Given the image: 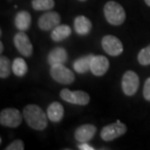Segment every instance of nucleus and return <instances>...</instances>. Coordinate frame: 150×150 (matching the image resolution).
Returning a JSON list of instances; mask_svg holds the SVG:
<instances>
[{
	"instance_id": "obj_16",
	"label": "nucleus",
	"mask_w": 150,
	"mask_h": 150,
	"mask_svg": "<svg viewBox=\"0 0 150 150\" xmlns=\"http://www.w3.org/2000/svg\"><path fill=\"white\" fill-rule=\"evenodd\" d=\"M31 16L28 12L21 11L15 17V26L20 31H25L30 28Z\"/></svg>"
},
{
	"instance_id": "obj_13",
	"label": "nucleus",
	"mask_w": 150,
	"mask_h": 150,
	"mask_svg": "<svg viewBox=\"0 0 150 150\" xmlns=\"http://www.w3.org/2000/svg\"><path fill=\"white\" fill-rule=\"evenodd\" d=\"M67 53L65 49L62 47H57L55 49H53L48 55V62L50 65L54 64H59L67 62Z\"/></svg>"
},
{
	"instance_id": "obj_7",
	"label": "nucleus",
	"mask_w": 150,
	"mask_h": 150,
	"mask_svg": "<svg viewBox=\"0 0 150 150\" xmlns=\"http://www.w3.org/2000/svg\"><path fill=\"white\" fill-rule=\"evenodd\" d=\"M127 132V127L124 123L117 121L103 128L100 132V137L105 142H111L123 136Z\"/></svg>"
},
{
	"instance_id": "obj_5",
	"label": "nucleus",
	"mask_w": 150,
	"mask_h": 150,
	"mask_svg": "<svg viewBox=\"0 0 150 150\" xmlns=\"http://www.w3.org/2000/svg\"><path fill=\"white\" fill-rule=\"evenodd\" d=\"M59 96L67 103L77 105H87L90 101V96L84 91H70L68 89H62Z\"/></svg>"
},
{
	"instance_id": "obj_6",
	"label": "nucleus",
	"mask_w": 150,
	"mask_h": 150,
	"mask_svg": "<svg viewBox=\"0 0 150 150\" xmlns=\"http://www.w3.org/2000/svg\"><path fill=\"white\" fill-rule=\"evenodd\" d=\"M122 90L128 97L134 96L139 90V78L137 74L133 70L126 71L122 77Z\"/></svg>"
},
{
	"instance_id": "obj_8",
	"label": "nucleus",
	"mask_w": 150,
	"mask_h": 150,
	"mask_svg": "<svg viewBox=\"0 0 150 150\" xmlns=\"http://www.w3.org/2000/svg\"><path fill=\"white\" fill-rule=\"evenodd\" d=\"M103 49L109 56L117 57L123 53V44L119 38L113 35H105L101 40Z\"/></svg>"
},
{
	"instance_id": "obj_19",
	"label": "nucleus",
	"mask_w": 150,
	"mask_h": 150,
	"mask_svg": "<svg viewBox=\"0 0 150 150\" xmlns=\"http://www.w3.org/2000/svg\"><path fill=\"white\" fill-rule=\"evenodd\" d=\"M12 71L16 76L23 77L28 72V64L22 58H16L12 64Z\"/></svg>"
},
{
	"instance_id": "obj_21",
	"label": "nucleus",
	"mask_w": 150,
	"mask_h": 150,
	"mask_svg": "<svg viewBox=\"0 0 150 150\" xmlns=\"http://www.w3.org/2000/svg\"><path fill=\"white\" fill-rule=\"evenodd\" d=\"M32 8L36 11H47L51 10L55 6L54 0H32Z\"/></svg>"
},
{
	"instance_id": "obj_23",
	"label": "nucleus",
	"mask_w": 150,
	"mask_h": 150,
	"mask_svg": "<svg viewBox=\"0 0 150 150\" xmlns=\"http://www.w3.org/2000/svg\"><path fill=\"white\" fill-rule=\"evenodd\" d=\"M5 149L6 150H23L25 149V144H23V140L16 139L12 143H10Z\"/></svg>"
},
{
	"instance_id": "obj_15",
	"label": "nucleus",
	"mask_w": 150,
	"mask_h": 150,
	"mask_svg": "<svg viewBox=\"0 0 150 150\" xmlns=\"http://www.w3.org/2000/svg\"><path fill=\"white\" fill-rule=\"evenodd\" d=\"M74 29L77 34L87 35L92 29V23L85 16H78L74 20Z\"/></svg>"
},
{
	"instance_id": "obj_20",
	"label": "nucleus",
	"mask_w": 150,
	"mask_h": 150,
	"mask_svg": "<svg viewBox=\"0 0 150 150\" xmlns=\"http://www.w3.org/2000/svg\"><path fill=\"white\" fill-rule=\"evenodd\" d=\"M12 71V64L11 61L7 57L1 56L0 58V77L7 78L11 74Z\"/></svg>"
},
{
	"instance_id": "obj_27",
	"label": "nucleus",
	"mask_w": 150,
	"mask_h": 150,
	"mask_svg": "<svg viewBox=\"0 0 150 150\" xmlns=\"http://www.w3.org/2000/svg\"><path fill=\"white\" fill-rule=\"evenodd\" d=\"M144 1H145L146 4H147V6H149V7H150V0H144Z\"/></svg>"
},
{
	"instance_id": "obj_24",
	"label": "nucleus",
	"mask_w": 150,
	"mask_h": 150,
	"mask_svg": "<svg viewBox=\"0 0 150 150\" xmlns=\"http://www.w3.org/2000/svg\"><path fill=\"white\" fill-rule=\"evenodd\" d=\"M143 98L144 100L150 101V77L145 80L144 87H143Z\"/></svg>"
},
{
	"instance_id": "obj_11",
	"label": "nucleus",
	"mask_w": 150,
	"mask_h": 150,
	"mask_svg": "<svg viewBox=\"0 0 150 150\" xmlns=\"http://www.w3.org/2000/svg\"><path fill=\"white\" fill-rule=\"evenodd\" d=\"M97 128L95 125L92 124H85L76 129L74 133V137L78 142H88L95 137Z\"/></svg>"
},
{
	"instance_id": "obj_9",
	"label": "nucleus",
	"mask_w": 150,
	"mask_h": 150,
	"mask_svg": "<svg viewBox=\"0 0 150 150\" xmlns=\"http://www.w3.org/2000/svg\"><path fill=\"white\" fill-rule=\"evenodd\" d=\"M14 44L20 54L23 57H30L33 52V46H32L28 36L23 31H19L14 37Z\"/></svg>"
},
{
	"instance_id": "obj_22",
	"label": "nucleus",
	"mask_w": 150,
	"mask_h": 150,
	"mask_svg": "<svg viewBox=\"0 0 150 150\" xmlns=\"http://www.w3.org/2000/svg\"><path fill=\"white\" fill-rule=\"evenodd\" d=\"M137 61L139 64L144 65V67L150 64V45L139 51L137 55Z\"/></svg>"
},
{
	"instance_id": "obj_10",
	"label": "nucleus",
	"mask_w": 150,
	"mask_h": 150,
	"mask_svg": "<svg viewBox=\"0 0 150 150\" xmlns=\"http://www.w3.org/2000/svg\"><path fill=\"white\" fill-rule=\"evenodd\" d=\"M61 23V16L57 12H47L38 20V26L42 30H51Z\"/></svg>"
},
{
	"instance_id": "obj_2",
	"label": "nucleus",
	"mask_w": 150,
	"mask_h": 150,
	"mask_svg": "<svg viewBox=\"0 0 150 150\" xmlns=\"http://www.w3.org/2000/svg\"><path fill=\"white\" fill-rule=\"evenodd\" d=\"M104 17L106 21L112 25H120L126 20V12L119 3L108 1L103 8Z\"/></svg>"
},
{
	"instance_id": "obj_4",
	"label": "nucleus",
	"mask_w": 150,
	"mask_h": 150,
	"mask_svg": "<svg viewBox=\"0 0 150 150\" xmlns=\"http://www.w3.org/2000/svg\"><path fill=\"white\" fill-rule=\"evenodd\" d=\"M23 116L17 108H5L0 113V123L5 127L17 128L22 124Z\"/></svg>"
},
{
	"instance_id": "obj_3",
	"label": "nucleus",
	"mask_w": 150,
	"mask_h": 150,
	"mask_svg": "<svg viewBox=\"0 0 150 150\" xmlns=\"http://www.w3.org/2000/svg\"><path fill=\"white\" fill-rule=\"evenodd\" d=\"M50 74L56 82L59 84H64V85L73 83L75 80L74 73L69 68L64 67L62 64L51 65Z\"/></svg>"
},
{
	"instance_id": "obj_28",
	"label": "nucleus",
	"mask_w": 150,
	"mask_h": 150,
	"mask_svg": "<svg viewBox=\"0 0 150 150\" xmlns=\"http://www.w3.org/2000/svg\"><path fill=\"white\" fill-rule=\"evenodd\" d=\"M79 1H86V0H79Z\"/></svg>"
},
{
	"instance_id": "obj_18",
	"label": "nucleus",
	"mask_w": 150,
	"mask_h": 150,
	"mask_svg": "<svg viewBox=\"0 0 150 150\" xmlns=\"http://www.w3.org/2000/svg\"><path fill=\"white\" fill-rule=\"evenodd\" d=\"M71 30L70 26L67 25H59L53 29L52 33H51V38L55 42H61L64 41V39L70 36Z\"/></svg>"
},
{
	"instance_id": "obj_14",
	"label": "nucleus",
	"mask_w": 150,
	"mask_h": 150,
	"mask_svg": "<svg viewBox=\"0 0 150 150\" xmlns=\"http://www.w3.org/2000/svg\"><path fill=\"white\" fill-rule=\"evenodd\" d=\"M64 106L58 101H54L49 105L47 109V116L50 121L54 123H58L64 118Z\"/></svg>"
},
{
	"instance_id": "obj_25",
	"label": "nucleus",
	"mask_w": 150,
	"mask_h": 150,
	"mask_svg": "<svg viewBox=\"0 0 150 150\" xmlns=\"http://www.w3.org/2000/svg\"><path fill=\"white\" fill-rule=\"evenodd\" d=\"M78 147H79V149H81V150H94L95 149L94 147H92L91 145H89L87 142H82Z\"/></svg>"
},
{
	"instance_id": "obj_12",
	"label": "nucleus",
	"mask_w": 150,
	"mask_h": 150,
	"mask_svg": "<svg viewBox=\"0 0 150 150\" xmlns=\"http://www.w3.org/2000/svg\"><path fill=\"white\" fill-rule=\"evenodd\" d=\"M109 68V61L104 56H94L91 62V72L95 76H103Z\"/></svg>"
},
{
	"instance_id": "obj_1",
	"label": "nucleus",
	"mask_w": 150,
	"mask_h": 150,
	"mask_svg": "<svg viewBox=\"0 0 150 150\" xmlns=\"http://www.w3.org/2000/svg\"><path fill=\"white\" fill-rule=\"evenodd\" d=\"M23 118L28 125L33 130L43 131L48 126V116L40 106L36 104H28L23 108Z\"/></svg>"
},
{
	"instance_id": "obj_26",
	"label": "nucleus",
	"mask_w": 150,
	"mask_h": 150,
	"mask_svg": "<svg viewBox=\"0 0 150 150\" xmlns=\"http://www.w3.org/2000/svg\"><path fill=\"white\" fill-rule=\"evenodd\" d=\"M3 48H4V46H3V43H2V42H0V53H3Z\"/></svg>"
},
{
	"instance_id": "obj_17",
	"label": "nucleus",
	"mask_w": 150,
	"mask_h": 150,
	"mask_svg": "<svg viewBox=\"0 0 150 150\" xmlns=\"http://www.w3.org/2000/svg\"><path fill=\"white\" fill-rule=\"evenodd\" d=\"M94 58V55L90 54V55H86L84 57L77 59L76 61L73 62V68L77 73L83 74L86 73L87 71L91 70V62L92 59Z\"/></svg>"
}]
</instances>
